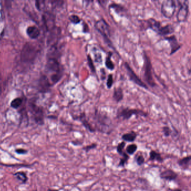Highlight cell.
Returning a JSON list of instances; mask_svg holds the SVG:
<instances>
[{
    "instance_id": "obj_1",
    "label": "cell",
    "mask_w": 191,
    "mask_h": 191,
    "mask_svg": "<svg viewBox=\"0 0 191 191\" xmlns=\"http://www.w3.org/2000/svg\"><path fill=\"white\" fill-rule=\"evenodd\" d=\"M95 131L100 133L110 135L114 130L112 121L106 114L95 110L92 117Z\"/></svg>"
},
{
    "instance_id": "obj_2",
    "label": "cell",
    "mask_w": 191,
    "mask_h": 191,
    "mask_svg": "<svg viewBox=\"0 0 191 191\" xmlns=\"http://www.w3.org/2000/svg\"><path fill=\"white\" fill-rule=\"evenodd\" d=\"M37 46L28 43L23 47L21 52V61L23 63H31L36 58L38 54Z\"/></svg>"
},
{
    "instance_id": "obj_3",
    "label": "cell",
    "mask_w": 191,
    "mask_h": 191,
    "mask_svg": "<svg viewBox=\"0 0 191 191\" xmlns=\"http://www.w3.org/2000/svg\"><path fill=\"white\" fill-rule=\"evenodd\" d=\"M143 77L147 84L151 87L156 86L154 77L153 75V66L149 57L143 51Z\"/></svg>"
},
{
    "instance_id": "obj_4",
    "label": "cell",
    "mask_w": 191,
    "mask_h": 191,
    "mask_svg": "<svg viewBox=\"0 0 191 191\" xmlns=\"http://www.w3.org/2000/svg\"><path fill=\"white\" fill-rule=\"evenodd\" d=\"M147 115V113L142 110L126 107H120L117 110V118L118 119L122 118L123 120H130L133 116L146 117Z\"/></svg>"
},
{
    "instance_id": "obj_5",
    "label": "cell",
    "mask_w": 191,
    "mask_h": 191,
    "mask_svg": "<svg viewBox=\"0 0 191 191\" xmlns=\"http://www.w3.org/2000/svg\"><path fill=\"white\" fill-rule=\"evenodd\" d=\"M95 28L101 36H103L106 43L110 46L112 45V42L110 41V27L105 20L103 18L98 20L95 24Z\"/></svg>"
},
{
    "instance_id": "obj_6",
    "label": "cell",
    "mask_w": 191,
    "mask_h": 191,
    "mask_svg": "<svg viewBox=\"0 0 191 191\" xmlns=\"http://www.w3.org/2000/svg\"><path fill=\"white\" fill-rule=\"evenodd\" d=\"M176 4L173 0L164 1L161 6V14L167 19L172 18L176 12Z\"/></svg>"
},
{
    "instance_id": "obj_7",
    "label": "cell",
    "mask_w": 191,
    "mask_h": 191,
    "mask_svg": "<svg viewBox=\"0 0 191 191\" xmlns=\"http://www.w3.org/2000/svg\"><path fill=\"white\" fill-rule=\"evenodd\" d=\"M29 110L32 116L33 119L39 125L44 124V113L43 109L33 103L29 105Z\"/></svg>"
},
{
    "instance_id": "obj_8",
    "label": "cell",
    "mask_w": 191,
    "mask_h": 191,
    "mask_svg": "<svg viewBox=\"0 0 191 191\" xmlns=\"http://www.w3.org/2000/svg\"><path fill=\"white\" fill-rule=\"evenodd\" d=\"M179 8L176 14V19L178 23H184L188 18L189 14V4L188 1H178Z\"/></svg>"
},
{
    "instance_id": "obj_9",
    "label": "cell",
    "mask_w": 191,
    "mask_h": 191,
    "mask_svg": "<svg viewBox=\"0 0 191 191\" xmlns=\"http://www.w3.org/2000/svg\"><path fill=\"white\" fill-rule=\"evenodd\" d=\"M124 66L126 69L127 74L130 78V80L132 81L133 83H135L137 85L143 87L145 89H148V87L147 86L146 84L143 83L141 79L139 78V76L136 74L134 71L132 69L130 64H128L127 62H125L124 64Z\"/></svg>"
},
{
    "instance_id": "obj_10",
    "label": "cell",
    "mask_w": 191,
    "mask_h": 191,
    "mask_svg": "<svg viewBox=\"0 0 191 191\" xmlns=\"http://www.w3.org/2000/svg\"><path fill=\"white\" fill-rule=\"evenodd\" d=\"M46 68L49 71L52 72L53 74L63 73V68L59 61L54 57H51L48 59L46 64Z\"/></svg>"
},
{
    "instance_id": "obj_11",
    "label": "cell",
    "mask_w": 191,
    "mask_h": 191,
    "mask_svg": "<svg viewBox=\"0 0 191 191\" xmlns=\"http://www.w3.org/2000/svg\"><path fill=\"white\" fill-rule=\"evenodd\" d=\"M165 39L168 41L170 46V49H171L170 53V56L176 52L182 46V44H180L178 41V39L175 35H172L169 37V36L165 37Z\"/></svg>"
},
{
    "instance_id": "obj_12",
    "label": "cell",
    "mask_w": 191,
    "mask_h": 191,
    "mask_svg": "<svg viewBox=\"0 0 191 191\" xmlns=\"http://www.w3.org/2000/svg\"><path fill=\"white\" fill-rule=\"evenodd\" d=\"M74 120H78L81 122L83 126L86 128V130L90 132V133H94L96 131L94 129V127L90 123L89 120H87L86 114L84 112L81 113L79 116L74 118Z\"/></svg>"
},
{
    "instance_id": "obj_13",
    "label": "cell",
    "mask_w": 191,
    "mask_h": 191,
    "mask_svg": "<svg viewBox=\"0 0 191 191\" xmlns=\"http://www.w3.org/2000/svg\"><path fill=\"white\" fill-rule=\"evenodd\" d=\"M159 176L161 179L171 182L176 180L178 174L176 172L173 170L172 169H168L161 172Z\"/></svg>"
},
{
    "instance_id": "obj_14",
    "label": "cell",
    "mask_w": 191,
    "mask_h": 191,
    "mask_svg": "<svg viewBox=\"0 0 191 191\" xmlns=\"http://www.w3.org/2000/svg\"><path fill=\"white\" fill-rule=\"evenodd\" d=\"M146 29H151V30H154L157 34L159 33L160 30H161L162 25L161 23L157 21L154 18H150L145 20Z\"/></svg>"
},
{
    "instance_id": "obj_15",
    "label": "cell",
    "mask_w": 191,
    "mask_h": 191,
    "mask_svg": "<svg viewBox=\"0 0 191 191\" xmlns=\"http://www.w3.org/2000/svg\"><path fill=\"white\" fill-rule=\"evenodd\" d=\"M51 85V83L49 82L47 77L46 76H42L41 77L39 81V91L42 93L47 92L49 89Z\"/></svg>"
},
{
    "instance_id": "obj_16",
    "label": "cell",
    "mask_w": 191,
    "mask_h": 191,
    "mask_svg": "<svg viewBox=\"0 0 191 191\" xmlns=\"http://www.w3.org/2000/svg\"><path fill=\"white\" fill-rule=\"evenodd\" d=\"M26 34L32 39H35L40 35V30L37 26H30L26 29Z\"/></svg>"
},
{
    "instance_id": "obj_17",
    "label": "cell",
    "mask_w": 191,
    "mask_h": 191,
    "mask_svg": "<svg viewBox=\"0 0 191 191\" xmlns=\"http://www.w3.org/2000/svg\"><path fill=\"white\" fill-rule=\"evenodd\" d=\"M191 156L188 155L187 156L180 159L177 161V164L182 170H186L188 169L191 164Z\"/></svg>"
},
{
    "instance_id": "obj_18",
    "label": "cell",
    "mask_w": 191,
    "mask_h": 191,
    "mask_svg": "<svg viewBox=\"0 0 191 191\" xmlns=\"http://www.w3.org/2000/svg\"><path fill=\"white\" fill-rule=\"evenodd\" d=\"M123 90L121 87H118L114 88L113 94V98L116 101L117 103H119L123 99Z\"/></svg>"
},
{
    "instance_id": "obj_19",
    "label": "cell",
    "mask_w": 191,
    "mask_h": 191,
    "mask_svg": "<svg viewBox=\"0 0 191 191\" xmlns=\"http://www.w3.org/2000/svg\"><path fill=\"white\" fill-rule=\"evenodd\" d=\"M137 133L133 131H131L126 133H124L123 135L122 136L121 139L124 142L133 143L137 138Z\"/></svg>"
},
{
    "instance_id": "obj_20",
    "label": "cell",
    "mask_w": 191,
    "mask_h": 191,
    "mask_svg": "<svg viewBox=\"0 0 191 191\" xmlns=\"http://www.w3.org/2000/svg\"><path fill=\"white\" fill-rule=\"evenodd\" d=\"M174 27L171 24H168L165 26H162L158 34L160 36H167L174 32Z\"/></svg>"
},
{
    "instance_id": "obj_21",
    "label": "cell",
    "mask_w": 191,
    "mask_h": 191,
    "mask_svg": "<svg viewBox=\"0 0 191 191\" xmlns=\"http://www.w3.org/2000/svg\"><path fill=\"white\" fill-rule=\"evenodd\" d=\"M149 160L150 161H156L162 163L164 162V158L162 157L161 154L159 153H157V151L155 150H151L149 153Z\"/></svg>"
},
{
    "instance_id": "obj_22",
    "label": "cell",
    "mask_w": 191,
    "mask_h": 191,
    "mask_svg": "<svg viewBox=\"0 0 191 191\" xmlns=\"http://www.w3.org/2000/svg\"><path fill=\"white\" fill-rule=\"evenodd\" d=\"M112 53L109 52L108 54V56L106 57L105 61V65L106 68L110 71L114 70L115 68V65L112 60Z\"/></svg>"
},
{
    "instance_id": "obj_23",
    "label": "cell",
    "mask_w": 191,
    "mask_h": 191,
    "mask_svg": "<svg viewBox=\"0 0 191 191\" xmlns=\"http://www.w3.org/2000/svg\"><path fill=\"white\" fill-rule=\"evenodd\" d=\"M109 8H113L116 13L120 14V13H122L126 11V8H124L123 5L121 4H116V3H113L110 4L109 6Z\"/></svg>"
},
{
    "instance_id": "obj_24",
    "label": "cell",
    "mask_w": 191,
    "mask_h": 191,
    "mask_svg": "<svg viewBox=\"0 0 191 191\" xmlns=\"http://www.w3.org/2000/svg\"><path fill=\"white\" fill-rule=\"evenodd\" d=\"M138 149V146L135 143H132L129 145L126 149V153L128 155H132L135 154Z\"/></svg>"
},
{
    "instance_id": "obj_25",
    "label": "cell",
    "mask_w": 191,
    "mask_h": 191,
    "mask_svg": "<svg viewBox=\"0 0 191 191\" xmlns=\"http://www.w3.org/2000/svg\"><path fill=\"white\" fill-rule=\"evenodd\" d=\"M14 176L22 182L23 183H25L28 180V177L26 176V174L23 172H18L15 173L14 174Z\"/></svg>"
},
{
    "instance_id": "obj_26",
    "label": "cell",
    "mask_w": 191,
    "mask_h": 191,
    "mask_svg": "<svg viewBox=\"0 0 191 191\" xmlns=\"http://www.w3.org/2000/svg\"><path fill=\"white\" fill-rule=\"evenodd\" d=\"M130 159L129 155L127 154V153L125 152L122 156V157L120 159V161L118 163V167H122L124 168L125 166V165L127 164L128 160Z\"/></svg>"
},
{
    "instance_id": "obj_27",
    "label": "cell",
    "mask_w": 191,
    "mask_h": 191,
    "mask_svg": "<svg viewBox=\"0 0 191 191\" xmlns=\"http://www.w3.org/2000/svg\"><path fill=\"white\" fill-rule=\"evenodd\" d=\"M23 99L21 97H16L11 103V107L14 109H18L22 104Z\"/></svg>"
},
{
    "instance_id": "obj_28",
    "label": "cell",
    "mask_w": 191,
    "mask_h": 191,
    "mask_svg": "<svg viewBox=\"0 0 191 191\" xmlns=\"http://www.w3.org/2000/svg\"><path fill=\"white\" fill-rule=\"evenodd\" d=\"M87 64L90 68L91 71L93 73H95L96 72L95 66L94 65L93 61L92 60V58L90 56V54H87Z\"/></svg>"
},
{
    "instance_id": "obj_29",
    "label": "cell",
    "mask_w": 191,
    "mask_h": 191,
    "mask_svg": "<svg viewBox=\"0 0 191 191\" xmlns=\"http://www.w3.org/2000/svg\"><path fill=\"white\" fill-rule=\"evenodd\" d=\"M125 146H126V142H124L123 141H122L121 143H119L117 146V152L121 156L124 153V151H123V150Z\"/></svg>"
},
{
    "instance_id": "obj_30",
    "label": "cell",
    "mask_w": 191,
    "mask_h": 191,
    "mask_svg": "<svg viewBox=\"0 0 191 191\" xmlns=\"http://www.w3.org/2000/svg\"><path fill=\"white\" fill-rule=\"evenodd\" d=\"M135 161L138 166H142L145 162V157H143V155H137V156L135 158Z\"/></svg>"
},
{
    "instance_id": "obj_31",
    "label": "cell",
    "mask_w": 191,
    "mask_h": 191,
    "mask_svg": "<svg viewBox=\"0 0 191 191\" xmlns=\"http://www.w3.org/2000/svg\"><path fill=\"white\" fill-rule=\"evenodd\" d=\"M69 20L73 24H78L81 21V19L77 15H72L69 17Z\"/></svg>"
},
{
    "instance_id": "obj_32",
    "label": "cell",
    "mask_w": 191,
    "mask_h": 191,
    "mask_svg": "<svg viewBox=\"0 0 191 191\" xmlns=\"http://www.w3.org/2000/svg\"><path fill=\"white\" fill-rule=\"evenodd\" d=\"M97 147V144L96 143H93L89 145H86L83 147V150L85 151L86 153L89 152L90 150H93Z\"/></svg>"
},
{
    "instance_id": "obj_33",
    "label": "cell",
    "mask_w": 191,
    "mask_h": 191,
    "mask_svg": "<svg viewBox=\"0 0 191 191\" xmlns=\"http://www.w3.org/2000/svg\"><path fill=\"white\" fill-rule=\"evenodd\" d=\"M162 131L163 132V134L166 137H168L172 134V130L170 129V128L168 126H164L162 128Z\"/></svg>"
},
{
    "instance_id": "obj_34",
    "label": "cell",
    "mask_w": 191,
    "mask_h": 191,
    "mask_svg": "<svg viewBox=\"0 0 191 191\" xmlns=\"http://www.w3.org/2000/svg\"><path fill=\"white\" fill-rule=\"evenodd\" d=\"M113 85V77L112 74H109L108 76L107 81V87L108 89L112 88Z\"/></svg>"
},
{
    "instance_id": "obj_35",
    "label": "cell",
    "mask_w": 191,
    "mask_h": 191,
    "mask_svg": "<svg viewBox=\"0 0 191 191\" xmlns=\"http://www.w3.org/2000/svg\"><path fill=\"white\" fill-rule=\"evenodd\" d=\"M15 152L18 154H26L28 153V151L25 149H17L15 150Z\"/></svg>"
},
{
    "instance_id": "obj_36",
    "label": "cell",
    "mask_w": 191,
    "mask_h": 191,
    "mask_svg": "<svg viewBox=\"0 0 191 191\" xmlns=\"http://www.w3.org/2000/svg\"><path fill=\"white\" fill-rule=\"evenodd\" d=\"M83 32L85 33H87L89 32V28L88 25L86 23H84L83 24Z\"/></svg>"
},
{
    "instance_id": "obj_37",
    "label": "cell",
    "mask_w": 191,
    "mask_h": 191,
    "mask_svg": "<svg viewBox=\"0 0 191 191\" xmlns=\"http://www.w3.org/2000/svg\"><path fill=\"white\" fill-rule=\"evenodd\" d=\"M72 143L75 146H79L80 145H81L82 143H80V141H72Z\"/></svg>"
},
{
    "instance_id": "obj_38",
    "label": "cell",
    "mask_w": 191,
    "mask_h": 191,
    "mask_svg": "<svg viewBox=\"0 0 191 191\" xmlns=\"http://www.w3.org/2000/svg\"><path fill=\"white\" fill-rule=\"evenodd\" d=\"M170 191H182V190L180 189H179V188H176V189H171Z\"/></svg>"
},
{
    "instance_id": "obj_39",
    "label": "cell",
    "mask_w": 191,
    "mask_h": 191,
    "mask_svg": "<svg viewBox=\"0 0 191 191\" xmlns=\"http://www.w3.org/2000/svg\"><path fill=\"white\" fill-rule=\"evenodd\" d=\"M48 191H58V190H54V189H48Z\"/></svg>"
}]
</instances>
